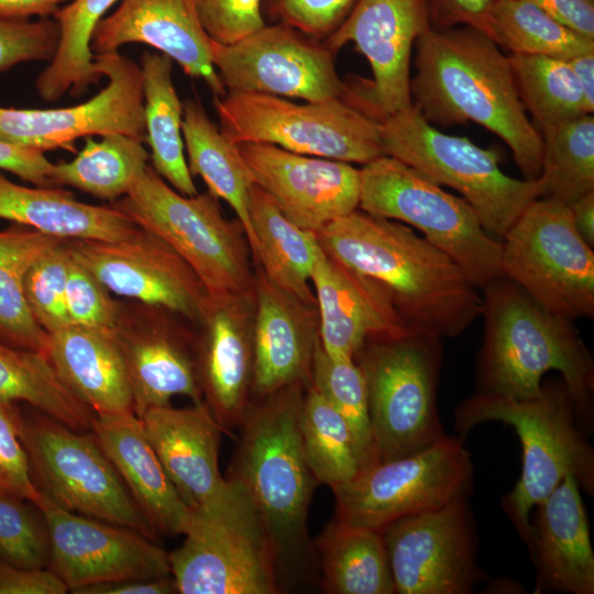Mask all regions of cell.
I'll return each instance as SVG.
<instances>
[{
    "label": "cell",
    "instance_id": "23",
    "mask_svg": "<svg viewBox=\"0 0 594 594\" xmlns=\"http://www.w3.org/2000/svg\"><path fill=\"white\" fill-rule=\"evenodd\" d=\"M129 43L156 48L187 76L202 79L216 97L227 94L212 63L211 40L200 23L195 0H121L97 24L90 48L101 54Z\"/></svg>",
    "mask_w": 594,
    "mask_h": 594
},
{
    "label": "cell",
    "instance_id": "43",
    "mask_svg": "<svg viewBox=\"0 0 594 594\" xmlns=\"http://www.w3.org/2000/svg\"><path fill=\"white\" fill-rule=\"evenodd\" d=\"M520 101L539 130L590 113L568 59L508 55Z\"/></svg>",
    "mask_w": 594,
    "mask_h": 594
},
{
    "label": "cell",
    "instance_id": "1",
    "mask_svg": "<svg viewBox=\"0 0 594 594\" xmlns=\"http://www.w3.org/2000/svg\"><path fill=\"white\" fill-rule=\"evenodd\" d=\"M315 234L326 254L384 288L411 333L454 338L482 316L459 264L402 222L356 209Z\"/></svg>",
    "mask_w": 594,
    "mask_h": 594
},
{
    "label": "cell",
    "instance_id": "21",
    "mask_svg": "<svg viewBox=\"0 0 594 594\" xmlns=\"http://www.w3.org/2000/svg\"><path fill=\"white\" fill-rule=\"evenodd\" d=\"M254 184L283 215L314 233L359 209L360 169L265 143L238 144Z\"/></svg>",
    "mask_w": 594,
    "mask_h": 594
},
{
    "label": "cell",
    "instance_id": "24",
    "mask_svg": "<svg viewBox=\"0 0 594 594\" xmlns=\"http://www.w3.org/2000/svg\"><path fill=\"white\" fill-rule=\"evenodd\" d=\"M319 342L331 358L354 359L369 339L411 333L377 283L350 270L320 248L311 272Z\"/></svg>",
    "mask_w": 594,
    "mask_h": 594
},
{
    "label": "cell",
    "instance_id": "2",
    "mask_svg": "<svg viewBox=\"0 0 594 594\" xmlns=\"http://www.w3.org/2000/svg\"><path fill=\"white\" fill-rule=\"evenodd\" d=\"M415 50L411 106L432 125L480 124L509 147L525 179H538L542 140L520 101L508 55L470 26L431 28Z\"/></svg>",
    "mask_w": 594,
    "mask_h": 594
},
{
    "label": "cell",
    "instance_id": "46",
    "mask_svg": "<svg viewBox=\"0 0 594 594\" xmlns=\"http://www.w3.org/2000/svg\"><path fill=\"white\" fill-rule=\"evenodd\" d=\"M66 241L36 262L24 279L29 310L47 334L72 326L66 309L70 263Z\"/></svg>",
    "mask_w": 594,
    "mask_h": 594
},
{
    "label": "cell",
    "instance_id": "6",
    "mask_svg": "<svg viewBox=\"0 0 594 594\" xmlns=\"http://www.w3.org/2000/svg\"><path fill=\"white\" fill-rule=\"evenodd\" d=\"M179 548L168 553L180 594L279 593L280 560L244 487L226 479L222 490L190 510Z\"/></svg>",
    "mask_w": 594,
    "mask_h": 594
},
{
    "label": "cell",
    "instance_id": "38",
    "mask_svg": "<svg viewBox=\"0 0 594 594\" xmlns=\"http://www.w3.org/2000/svg\"><path fill=\"white\" fill-rule=\"evenodd\" d=\"M117 1L73 0L53 15L59 25V43L55 56L35 81L42 99L55 101L67 91L79 97L89 85L101 79L90 41L97 24Z\"/></svg>",
    "mask_w": 594,
    "mask_h": 594
},
{
    "label": "cell",
    "instance_id": "40",
    "mask_svg": "<svg viewBox=\"0 0 594 594\" xmlns=\"http://www.w3.org/2000/svg\"><path fill=\"white\" fill-rule=\"evenodd\" d=\"M299 427L307 462L319 484L332 488L362 470L348 424L310 383L302 395Z\"/></svg>",
    "mask_w": 594,
    "mask_h": 594
},
{
    "label": "cell",
    "instance_id": "52",
    "mask_svg": "<svg viewBox=\"0 0 594 594\" xmlns=\"http://www.w3.org/2000/svg\"><path fill=\"white\" fill-rule=\"evenodd\" d=\"M496 0H428L432 28L470 26L491 37Z\"/></svg>",
    "mask_w": 594,
    "mask_h": 594
},
{
    "label": "cell",
    "instance_id": "32",
    "mask_svg": "<svg viewBox=\"0 0 594 594\" xmlns=\"http://www.w3.org/2000/svg\"><path fill=\"white\" fill-rule=\"evenodd\" d=\"M250 220L255 239L253 262L266 278L297 299L316 306L311 272L320 249L316 234L289 221L256 184L250 191Z\"/></svg>",
    "mask_w": 594,
    "mask_h": 594
},
{
    "label": "cell",
    "instance_id": "14",
    "mask_svg": "<svg viewBox=\"0 0 594 594\" xmlns=\"http://www.w3.org/2000/svg\"><path fill=\"white\" fill-rule=\"evenodd\" d=\"M472 484L464 436H446L415 453L366 466L332 487L334 519L381 531L398 518L470 495Z\"/></svg>",
    "mask_w": 594,
    "mask_h": 594
},
{
    "label": "cell",
    "instance_id": "33",
    "mask_svg": "<svg viewBox=\"0 0 594 594\" xmlns=\"http://www.w3.org/2000/svg\"><path fill=\"white\" fill-rule=\"evenodd\" d=\"M182 132L191 175L200 176L208 191L232 208L244 229L253 260L255 239L249 206L254 180L239 146L227 139L196 100L183 103Z\"/></svg>",
    "mask_w": 594,
    "mask_h": 594
},
{
    "label": "cell",
    "instance_id": "53",
    "mask_svg": "<svg viewBox=\"0 0 594 594\" xmlns=\"http://www.w3.org/2000/svg\"><path fill=\"white\" fill-rule=\"evenodd\" d=\"M54 165L43 152L18 146L0 140V169L37 187H54Z\"/></svg>",
    "mask_w": 594,
    "mask_h": 594
},
{
    "label": "cell",
    "instance_id": "13",
    "mask_svg": "<svg viewBox=\"0 0 594 594\" xmlns=\"http://www.w3.org/2000/svg\"><path fill=\"white\" fill-rule=\"evenodd\" d=\"M576 231L570 207L532 201L502 242L503 276L548 311L570 320L594 316V252Z\"/></svg>",
    "mask_w": 594,
    "mask_h": 594
},
{
    "label": "cell",
    "instance_id": "25",
    "mask_svg": "<svg viewBox=\"0 0 594 594\" xmlns=\"http://www.w3.org/2000/svg\"><path fill=\"white\" fill-rule=\"evenodd\" d=\"M252 394L264 398L295 383L310 382L318 333L317 307L254 274Z\"/></svg>",
    "mask_w": 594,
    "mask_h": 594
},
{
    "label": "cell",
    "instance_id": "27",
    "mask_svg": "<svg viewBox=\"0 0 594 594\" xmlns=\"http://www.w3.org/2000/svg\"><path fill=\"white\" fill-rule=\"evenodd\" d=\"M144 431L189 510L224 486L219 468L222 428L204 402L190 407H154L140 417Z\"/></svg>",
    "mask_w": 594,
    "mask_h": 594
},
{
    "label": "cell",
    "instance_id": "57",
    "mask_svg": "<svg viewBox=\"0 0 594 594\" xmlns=\"http://www.w3.org/2000/svg\"><path fill=\"white\" fill-rule=\"evenodd\" d=\"M69 0H0V18L41 19L54 15L59 6Z\"/></svg>",
    "mask_w": 594,
    "mask_h": 594
},
{
    "label": "cell",
    "instance_id": "37",
    "mask_svg": "<svg viewBox=\"0 0 594 594\" xmlns=\"http://www.w3.org/2000/svg\"><path fill=\"white\" fill-rule=\"evenodd\" d=\"M0 400L25 403L77 431H90L96 416L61 380L43 352L0 341Z\"/></svg>",
    "mask_w": 594,
    "mask_h": 594
},
{
    "label": "cell",
    "instance_id": "16",
    "mask_svg": "<svg viewBox=\"0 0 594 594\" xmlns=\"http://www.w3.org/2000/svg\"><path fill=\"white\" fill-rule=\"evenodd\" d=\"M381 532L395 593L469 594L485 576L469 495L398 518Z\"/></svg>",
    "mask_w": 594,
    "mask_h": 594
},
{
    "label": "cell",
    "instance_id": "49",
    "mask_svg": "<svg viewBox=\"0 0 594 594\" xmlns=\"http://www.w3.org/2000/svg\"><path fill=\"white\" fill-rule=\"evenodd\" d=\"M263 0H195L200 23L211 41L230 45L265 25Z\"/></svg>",
    "mask_w": 594,
    "mask_h": 594
},
{
    "label": "cell",
    "instance_id": "11",
    "mask_svg": "<svg viewBox=\"0 0 594 594\" xmlns=\"http://www.w3.org/2000/svg\"><path fill=\"white\" fill-rule=\"evenodd\" d=\"M220 130L234 144L265 143L304 155L367 164L385 155L381 122L342 97L298 103L227 92L215 98Z\"/></svg>",
    "mask_w": 594,
    "mask_h": 594
},
{
    "label": "cell",
    "instance_id": "9",
    "mask_svg": "<svg viewBox=\"0 0 594 594\" xmlns=\"http://www.w3.org/2000/svg\"><path fill=\"white\" fill-rule=\"evenodd\" d=\"M359 208L419 230L480 290L503 276L502 242L472 206L396 157L383 155L362 166Z\"/></svg>",
    "mask_w": 594,
    "mask_h": 594
},
{
    "label": "cell",
    "instance_id": "54",
    "mask_svg": "<svg viewBox=\"0 0 594 594\" xmlns=\"http://www.w3.org/2000/svg\"><path fill=\"white\" fill-rule=\"evenodd\" d=\"M68 587L48 568L24 569L0 561V594H64Z\"/></svg>",
    "mask_w": 594,
    "mask_h": 594
},
{
    "label": "cell",
    "instance_id": "58",
    "mask_svg": "<svg viewBox=\"0 0 594 594\" xmlns=\"http://www.w3.org/2000/svg\"><path fill=\"white\" fill-rule=\"evenodd\" d=\"M573 224L579 234L594 245V190L590 191L570 206Z\"/></svg>",
    "mask_w": 594,
    "mask_h": 594
},
{
    "label": "cell",
    "instance_id": "29",
    "mask_svg": "<svg viewBox=\"0 0 594 594\" xmlns=\"http://www.w3.org/2000/svg\"><path fill=\"white\" fill-rule=\"evenodd\" d=\"M129 380L133 413L170 405L175 396L204 402L196 355L185 340L161 326L128 324L123 315L113 337Z\"/></svg>",
    "mask_w": 594,
    "mask_h": 594
},
{
    "label": "cell",
    "instance_id": "12",
    "mask_svg": "<svg viewBox=\"0 0 594 594\" xmlns=\"http://www.w3.org/2000/svg\"><path fill=\"white\" fill-rule=\"evenodd\" d=\"M20 437L37 491L79 515L156 532L142 516L94 432L77 431L37 410H20Z\"/></svg>",
    "mask_w": 594,
    "mask_h": 594
},
{
    "label": "cell",
    "instance_id": "56",
    "mask_svg": "<svg viewBox=\"0 0 594 594\" xmlns=\"http://www.w3.org/2000/svg\"><path fill=\"white\" fill-rule=\"evenodd\" d=\"M74 594H172L177 593L172 574L158 578H131L87 585Z\"/></svg>",
    "mask_w": 594,
    "mask_h": 594
},
{
    "label": "cell",
    "instance_id": "31",
    "mask_svg": "<svg viewBox=\"0 0 594 594\" xmlns=\"http://www.w3.org/2000/svg\"><path fill=\"white\" fill-rule=\"evenodd\" d=\"M45 353L65 385L95 414L133 413L125 367L112 337L69 326L48 334Z\"/></svg>",
    "mask_w": 594,
    "mask_h": 594
},
{
    "label": "cell",
    "instance_id": "48",
    "mask_svg": "<svg viewBox=\"0 0 594 594\" xmlns=\"http://www.w3.org/2000/svg\"><path fill=\"white\" fill-rule=\"evenodd\" d=\"M58 43L59 25L55 20L0 18V73L23 62H51Z\"/></svg>",
    "mask_w": 594,
    "mask_h": 594
},
{
    "label": "cell",
    "instance_id": "5",
    "mask_svg": "<svg viewBox=\"0 0 594 594\" xmlns=\"http://www.w3.org/2000/svg\"><path fill=\"white\" fill-rule=\"evenodd\" d=\"M306 386L295 383L250 404L229 470V477L244 487L263 519L280 563L310 548L308 509L319 483L300 436Z\"/></svg>",
    "mask_w": 594,
    "mask_h": 594
},
{
    "label": "cell",
    "instance_id": "45",
    "mask_svg": "<svg viewBox=\"0 0 594 594\" xmlns=\"http://www.w3.org/2000/svg\"><path fill=\"white\" fill-rule=\"evenodd\" d=\"M50 552L48 528L38 506L0 492V561L24 569H46Z\"/></svg>",
    "mask_w": 594,
    "mask_h": 594
},
{
    "label": "cell",
    "instance_id": "35",
    "mask_svg": "<svg viewBox=\"0 0 594 594\" xmlns=\"http://www.w3.org/2000/svg\"><path fill=\"white\" fill-rule=\"evenodd\" d=\"M322 588L329 594H393L394 581L380 530L333 519L316 541Z\"/></svg>",
    "mask_w": 594,
    "mask_h": 594
},
{
    "label": "cell",
    "instance_id": "42",
    "mask_svg": "<svg viewBox=\"0 0 594 594\" xmlns=\"http://www.w3.org/2000/svg\"><path fill=\"white\" fill-rule=\"evenodd\" d=\"M543 196L570 206L594 190V117L585 113L538 130ZM542 196V197H543Z\"/></svg>",
    "mask_w": 594,
    "mask_h": 594
},
{
    "label": "cell",
    "instance_id": "50",
    "mask_svg": "<svg viewBox=\"0 0 594 594\" xmlns=\"http://www.w3.org/2000/svg\"><path fill=\"white\" fill-rule=\"evenodd\" d=\"M0 492L35 503L40 492L31 479L28 455L20 437V409L0 400Z\"/></svg>",
    "mask_w": 594,
    "mask_h": 594
},
{
    "label": "cell",
    "instance_id": "19",
    "mask_svg": "<svg viewBox=\"0 0 594 594\" xmlns=\"http://www.w3.org/2000/svg\"><path fill=\"white\" fill-rule=\"evenodd\" d=\"M73 260L110 293L201 322L209 293L161 238L139 229L119 241L67 240Z\"/></svg>",
    "mask_w": 594,
    "mask_h": 594
},
{
    "label": "cell",
    "instance_id": "34",
    "mask_svg": "<svg viewBox=\"0 0 594 594\" xmlns=\"http://www.w3.org/2000/svg\"><path fill=\"white\" fill-rule=\"evenodd\" d=\"M145 141L152 168L185 196L198 194L185 156L183 103L173 82V61L162 53L141 56Z\"/></svg>",
    "mask_w": 594,
    "mask_h": 594
},
{
    "label": "cell",
    "instance_id": "30",
    "mask_svg": "<svg viewBox=\"0 0 594 594\" xmlns=\"http://www.w3.org/2000/svg\"><path fill=\"white\" fill-rule=\"evenodd\" d=\"M0 219L63 240L119 241L139 227L112 206L77 200L61 187H26L0 173Z\"/></svg>",
    "mask_w": 594,
    "mask_h": 594
},
{
    "label": "cell",
    "instance_id": "39",
    "mask_svg": "<svg viewBox=\"0 0 594 594\" xmlns=\"http://www.w3.org/2000/svg\"><path fill=\"white\" fill-rule=\"evenodd\" d=\"M142 142L122 133L105 135L101 141L88 136L74 160L54 165L53 185L74 187L96 198L116 201L147 166L150 156Z\"/></svg>",
    "mask_w": 594,
    "mask_h": 594
},
{
    "label": "cell",
    "instance_id": "59",
    "mask_svg": "<svg viewBox=\"0 0 594 594\" xmlns=\"http://www.w3.org/2000/svg\"><path fill=\"white\" fill-rule=\"evenodd\" d=\"M569 64L582 89L585 103L590 113L594 112V51L571 59Z\"/></svg>",
    "mask_w": 594,
    "mask_h": 594
},
{
    "label": "cell",
    "instance_id": "20",
    "mask_svg": "<svg viewBox=\"0 0 594 594\" xmlns=\"http://www.w3.org/2000/svg\"><path fill=\"white\" fill-rule=\"evenodd\" d=\"M35 504L48 528V569L68 591L122 579L172 574L168 553L142 532L68 512L42 494Z\"/></svg>",
    "mask_w": 594,
    "mask_h": 594
},
{
    "label": "cell",
    "instance_id": "47",
    "mask_svg": "<svg viewBox=\"0 0 594 594\" xmlns=\"http://www.w3.org/2000/svg\"><path fill=\"white\" fill-rule=\"evenodd\" d=\"M66 309L72 326L112 338L122 315L109 289L72 256L66 283Z\"/></svg>",
    "mask_w": 594,
    "mask_h": 594
},
{
    "label": "cell",
    "instance_id": "10",
    "mask_svg": "<svg viewBox=\"0 0 594 594\" xmlns=\"http://www.w3.org/2000/svg\"><path fill=\"white\" fill-rule=\"evenodd\" d=\"M442 352L441 339L409 333L369 339L355 354L377 462L415 453L447 436L436 404Z\"/></svg>",
    "mask_w": 594,
    "mask_h": 594
},
{
    "label": "cell",
    "instance_id": "17",
    "mask_svg": "<svg viewBox=\"0 0 594 594\" xmlns=\"http://www.w3.org/2000/svg\"><path fill=\"white\" fill-rule=\"evenodd\" d=\"M284 23L264 25L230 45L211 41L215 68L227 92L323 101L342 97L334 53Z\"/></svg>",
    "mask_w": 594,
    "mask_h": 594
},
{
    "label": "cell",
    "instance_id": "44",
    "mask_svg": "<svg viewBox=\"0 0 594 594\" xmlns=\"http://www.w3.org/2000/svg\"><path fill=\"white\" fill-rule=\"evenodd\" d=\"M309 383L329 400L348 424L360 454L362 469L376 463L365 380L355 360L327 355L318 338Z\"/></svg>",
    "mask_w": 594,
    "mask_h": 594
},
{
    "label": "cell",
    "instance_id": "7",
    "mask_svg": "<svg viewBox=\"0 0 594 594\" xmlns=\"http://www.w3.org/2000/svg\"><path fill=\"white\" fill-rule=\"evenodd\" d=\"M112 207L167 243L209 294L254 290L244 229L238 219L224 217L211 193L185 196L147 165Z\"/></svg>",
    "mask_w": 594,
    "mask_h": 594
},
{
    "label": "cell",
    "instance_id": "51",
    "mask_svg": "<svg viewBox=\"0 0 594 594\" xmlns=\"http://www.w3.org/2000/svg\"><path fill=\"white\" fill-rule=\"evenodd\" d=\"M270 13L302 34L329 36L346 18L356 0H267Z\"/></svg>",
    "mask_w": 594,
    "mask_h": 594
},
{
    "label": "cell",
    "instance_id": "26",
    "mask_svg": "<svg viewBox=\"0 0 594 594\" xmlns=\"http://www.w3.org/2000/svg\"><path fill=\"white\" fill-rule=\"evenodd\" d=\"M580 490L568 475L534 507L528 550L536 568L535 593H594V552Z\"/></svg>",
    "mask_w": 594,
    "mask_h": 594
},
{
    "label": "cell",
    "instance_id": "3",
    "mask_svg": "<svg viewBox=\"0 0 594 594\" xmlns=\"http://www.w3.org/2000/svg\"><path fill=\"white\" fill-rule=\"evenodd\" d=\"M482 292L484 337L476 363L477 393L529 400L541 393L543 375L558 371L590 436L594 361L573 320L548 311L505 276Z\"/></svg>",
    "mask_w": 594,
    "mask_h": 594
},
{
    "label": "cell",
    "instance_id": "8",
    "mask_svg": "<svg viewBox=\"0 0 594 594\" xmlns=\"http://www.w3.org/2000/svg\"><path fill=\"white\" fill-rule=\"evenodd\" d=\"M381 135L385 155L460 193L496 239H503L526 208L543 196L539 178L505 174L496 148L441 132L413 106L382 121Z\"/></svg>",
    "mask_w": 594,
    "mask_h": 594
},
{
    "label": "cell",
    "instance_id": "36",
    "mask_svg": "<svg viewBox=\"0 0 594 594\" xmlns=\"http://www.w3.org/2000/svg\"><path fill=\"white\" fill-rule=\"evenodd\" d=\"M64 241L18 223L0 231V341L3 343L46 352L48 334L29 310L24 279L36 262Z\"/></svg>",
    "mask_w": 594,
    "mask_h": 594
},
{
    "label": "cell",
    "instance_id": "18",
    "mask_svg": "<svg viewBox=\"0 0 594 594\" xmlns=\"http://www.w3.org/2000/svg\"><path fill=\"white\" fill-rule=\"evenodd\" d=\"M107 86L91 99L57 109L0 107V140L45 152L73 150L80 138L122 133L145 141L141 67L118 51L94 54Z\"/></svg>",
    "mask_w": 594,
    "mask_h": 594
},
{
    "label": "cell",
    "instance_id": "22",
    "mask_svg": "<svg viewBox=\"0 0 594 594\" xmlns=\"http://www.w3.org/2000/svg\"><path fill=\"white\" fill-rule=\"evenodd\" d=\"M254 314V290L209 294L200 322L198 380L205 403L228 435L239 429L251 404Z\"/></svg>",
    "mask_w": 594,
    "mask_h": 594
},
{
    "label": "cell",
    "instance_id": "41",
    "mask_svg": "<svg viewBox=\"0 0 594 594\" xmlns=\"http://www.w3.org/2000/svg\"><path fill=\"white\" fill-rule=\"evenodd\" d=\"M491 38L508 55H539L561 59L593 52L590 38L522 0H496Z\"/></svg>",
    "mask_w": 594,
    "mask_h": 594
},
{
    "label": "cell",
    "instance_id": "55",
    "mask_svg": "<svg viewBox=\"0 0 594 594\" xmlns=\"http://www.w3.org/2000/svg\"><path fill=\"white\" fill-rule=\"evenodd\" d=\"M543 10L576 32L594 38V0H522Z\"/></svg>",
    "mask_w": 594,
    "mask_h": 594
},
{
    "label": "cell",
    "instance_id": "15",
    "mask_svg": "<svg viewBox=\"0 0 594 594\" xmlns=\"http://www.w3.org/2000/svg\"><path fill=\"white\" fill-rule=\"evenodd\" d=\"M431 28L428 0H356L326 45L336 53L353 43L372 78L345 85L342 98L378 122L410 107L413 50Z\"/></svg>",
    "mask_w": 594,
    "mask_h": 594
},
{
    "label": "cell",
    "instance_id": "28",
    "mask_svg": "<svg viewBox=\"0 0 594 594\" xmlns=\"http://www.w3.org/2000/svg\"><path fill=\"white\" fill-rule=\"evenodd\" d=\"M91 431L156 535H184L190 510L148 441L141 419L134 413L96 414Z\"/></svg>",
    "mask_w": 594,
    "mask_h": 594
},
{
    "label": "cell",
    "instance_id": "4",
    "mask_svg": "<svg viewBox=\"0 0 594 594\" xmlns=\"http://www.w3.org/2000/svg\"><path fill=\"white\" fill-rule=\"evenodd\" d=\"M487 421L512 426L521 443V474L502 507L528 548L534 507L565 476L573 475L581 490L594 495V450L562 380L542 384L539 396L529 400L476 393L454 413V429L464 437Z\"/></svg>",
    "mask_w": 594,
    "mask_h": 594
}]
</instances>
